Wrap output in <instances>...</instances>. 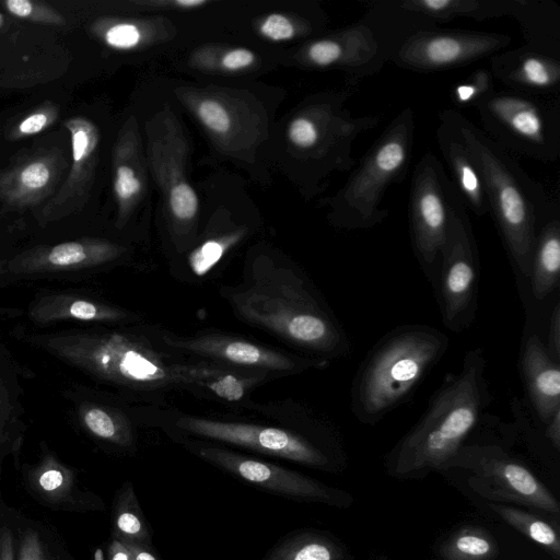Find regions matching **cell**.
I'll return each mask as SVG.
<instances>
[{"label":"cell","mask_w":560,"mask_h":560,"mask_svg":"<svg viewBox=\"0 0 560 560\" xmlns=\"http://www.w3.org/2000/svg\"><path fill=\"white\" fill-rule=\"evenodd\" d=\"M22 478L28 493L49 509L68 512L95 509V499L80 488L77 471L43 442L38 459L22 467Z\"/></svg>","instance_id":"obj_21"},{"label":"cell","mask_w":560,"mask_h":560,"mask_svg":"<svg viewBox=\"0 0 560 560\" xmlns=\"http://www.w3.org/2000/svg\"><path fill=\"white\" fill-rule=\"evenodd\" d=\"M56 116V113L48 109H40L25 117L16 127L15 132L19 136H30L40 132L45 129Z\"/></svg>","instance_id":"obj_43"},{"label":"cell","mask_w":560,"mask_h":560,"mask_svg":"<svg viewBox=\"0 0 560 560\" xmlns=\"http://www.w3.org/2000/svg\"><path fill=\"white\" fill-rule=\"evenodd\" d=\"M15 540V560H74L52 533L38 523L22 525Z\"/></svg>","instance_id":"obj_36"},{"label":"cell","mask_w":560,"mask_h":560,"mask_svg":"<svg viewBox=\"0 0 560 560\" xmlns=\"http://www.w3.org/2000/svg\"><path fill=\"white\" fill-rule=\"evenodd\" d=\"M314 24L306 20H296L282 13H271L259 24V32L272 42H284L299 34L313 32Z\"/></svg>","instance_id":"obj_41"},{"label":"cell","mask_w":560,"mask_h":560,"mask_svg":"<svg viewBox=\"0 0 560 560\" xmlns=\"http://www.w3.org/2000/svg\"><path fill=\"white\" fill-rule=\"evenodd\" d=\"M65 126L71 135V168L59 190L38 212L37 219L42 225L81 210L94 183L100 143L97 127L81 116L66 120Z\"/></svg>","instance_id":"obj_19"},{"label":"cell","mask_w":560,"mask_h":560,"mask_svg":"<svg viewBox=\"0 0 560 560\" xmlns=\"http://www.w3.org/2000/svg\"><path fill=\"white\" fill-rule=\"evenodd\" d=\"M244 231L238 229L223 235L210 236L197 245L188 255V267L197 277L208 275L223 256L242 238Z\"/></svg>","instance_id":"obj_38"},{"label":"cell","mask_w":560,"mask_h":560,"mask_svg":"<svg viewBox=\"0 0 560 560\" xmlns=\"http://www.w3.org/2000/svg\"><path fill=\"white\" fill-rule=\"evenodd\" d=\"M0 341V478L7 458L20 466V454L27 431L22 401L21 377H33Z\"/></svg>","instance_id":"obj_27"},{"label":"cell","mask_w":560,"mask_h":560,"mask_svg":"<svg viewBox=\"0 0 560 560\" xmlns=\"http://www.w3.org/2000/svg\"><path fill=\"white\" fill-rule=\"evenodd\" d=\"M448 348V338L427 325L398 327L384 336L358 371L351 394L355 418L373 425L401 405Z\"/></svg>","instance_id":"obj_5"},{"label":"cell","mask_w":560,"mask_h":560,"mask_svg":"<svg viewBox=\"0 0 560 560\" xmlns=\"http://www.w3.org/2000/svg\"><path fill=\"white\" fill-rule=\"evenodd\" d=\"M170 348L212 359L215 363L259 372H293L310 366H323L324 359L294 360L281 352L242 338L208 334L190 338L163 336Z\"/></svg>","instance_id":"obj_18"},{"label":"cell","mask_w":560,"mask_h":560,"mask_svg":"<svg viewBox=\"0 0 560 560\" xmlns=\"http://www.w3.org/2000/svg\"><path fill=\"white\" fill-rule=\"evenodd\" d=\"M546 435L553 447L560 450V409L546 423Z\"/></svg>","instance_id":"obj_47"},{"label":"cell","mask_w":560,"mask_h":560,"mask_svg":"<svg viewBox=\"0 0 560 560\" xmlns=\"http://www.w3.org/2000/svg\"><path fill=\"white\" fill-rule=\"evenodd\" d=\"M469 471L468 486L480 497L553 514L560 505L551 491L523 463L495 445L464 444L447 469Z\"/></svg>","instance_id":"obj_11"},{"label":"cell","mask_w":560,"mask_h":560,"mask_svg":"<svg viewBox=\"0 0 560 560\" xmlns=\"http://www.w3.org/2000/svg\"><path fill=\"white\" fill-rule=\"evenodd\" d=\"M494 90V79L491 71L481 68L474 71L464 81L453 85L451 100L459 107L475 106Z\"/></svg>","instance_id":"obj_40"},{"label":"cell","mask_w":560,"mask_h":560,"mask_svg":"<svg viewBox=\"0 0 560 560\" xmlns=\"http://www.w3.org/2000/svg\"><path fill=\"white\" fill-rule=\"evenodd\" d=\"M145 129L149 165L163 192L172 224L177 233L189 232L198 215L199 201L187 179L185 133L168 106L149 119Z\"/></svg>","instance_id":"obj_13"},{"label":"cell","mask_w":560,"mask_h":560,"mask_svg":"<svg viewBox=\"0 0 560 560\" xmlns=\"http://www.w3.org/2000/svg\"><path fill=\"white\" fill-rule=\"evenodd\" d=\"M176 427L195 435L231 443L304 465L325 467L329 464L328 457L310 441L294 432L279 428L190 416L180 417L176 421Z\"/></svg>","instance_id":"obj_16"},{"label":"cell","mask_w":560,"mask_h":560,"mask_svg":"<svg viewBox=\"0 0 560 560\" xmlns=\"http://www.w3.org/2000/svg\"><path fill=\"white\" fill-rule=\"evenodd\" d=\"M65 168L60 152H38L0 175V199L13 208L37 205L55 191Z\"/></svg>","instance_id":"obj_26"},{"label":"cell","mask_w":560,"mask_h":560,"mask_svg":"<svg viewBox=\"0 0 560 560\" xmlns=\"http://www.w3.org/2000/svg\"><path fill=\"white\" fill-rule=\"evenodd\" d=\"M198 454L208 462L271 491L339 508L349 506L353 501L345 491L327 487L271 463L256 460L219 447H202L198 450Z\"/></svg>","instance_id":"obj_17"},{"label":"cell","mask_w":560,"mask_h":560,"mask_svg":"<svg viewBox=\"0 0 560 560\" xmlns=\"http://www.w3.org/2000/svg\"><path fill=\"white\" fill-rule=\"evenodd\" d=\"M462 205L442 162L425 152L412 172L408 218L413 253L427 273L440 262L452 215Z\"/></svg>","instance_id":"obj_10"},{"label":"cell","mask_w":560,"mask_h":560,"mask_svg":"<svg viewBox=\"0 0 560 560\" xmlns=\"http://www.w3.org/2000/svg\"><path fill=\"white\" fill-rule=\"evenodd\" d=\"M436 142L447 168L451 180L457 189L466 209L477 217L489 213V205L482 178L460 135L443 114L439 113Z\"/></svg>","instance_id":"obj_28"},{"label":"cell","mask_w":560,"mask_h":560,"mask_svg":"<svg viewBox=\"0 0 560 560\" xmlns=\"http://www.w3.org/2000/svg\"><path fill=\"white\" fill-rule=\"evenodd\" d=\"M25 313L38 328L59 323L114 324L128 318L124 310L74 289H42L28 302Z\"/></svg>","instance_id":"obj_23"},{"label":"cell","mask_w":560,"mask_h":560,"mask_svg":"<svg viewBox=\"0 0 560 560\" xmlns=\"http://www.w3.org/2000/svg\"><path fill=\"white\" fill-rule=\"evenodd\" d=\"M252 272L250 284L230 293L242 318L324 357L349 353L347 336L291 268L275 267L265 260L262 267L255 265Z\"/></svg>","instance_id":"obj_4"},{"label":"cell","mask_w":560,"mask_h":560,"mask_svg":"<svg viewBox=\"0 0 560 560\" xmlns=\"http://www.w3.org/2000/svg\"><path fill=\"white\" fill-rule=\"evenodd\" d=\"M9 12L19 18H28L34 12V3L27 0H7L4 2Z\"/></svg>","instance_id":"obj_48"},{"label":"cell","mask_w":560,"mask_h":560,"mask_svg":"<svg viewBox=\"0 0 560 560\" xmlns=\"http://www.w3.org/2000/svg\"><path fill=\"white\" fill-rule=\"evenodd\" d=\"M443 114L464 140L482 178L486 197L505 249L523 276L529 278L538 233L559 210L544 186L510 154L456 109Z\"/></svg>","instance_id":"obj_3"},{"label":"cell","mask_w":560,"mask_h":560,"mask_svg":"<svg viewBox=\"0 0 560 560\" xmlns=\"http://www.w3.org/2000/svg\"><path fill=\"white\" fill-rule=\"evenodd\" d=\"M3 24V15L0 13V27L2 26Z\"/></svg>","instance_id":"obj_51"},{"label":"cell","mask_w":560,"mask_h":560,"mask_svg":"<svg viewBox=\"0 0 560 560\" xmlns=\"http://www.w3.org/2000/svg\"><path fill=\"white\" fill-rule=\"evenodd\" d=\"M505 523L544 548L555 560H560V538L558 529L541 517L520 508L503 503H489Z\"/></svg>","instance_id":"obj_34"},{"label":"cell","mask_w":560,"mask_h":560,"mask_svg":"<svg viewBox=\"0 0 560 560\" xmlns=\"http://www.w3.org/2000/svg\"><path fill=\"white\" fill-rule=\"evenodd\" d=\"M366 4L365 14L357 22L305 44L298 60L314 69L342 71L347 82L359 84L381 72L410 35L439 26L421 14L399 9L394 0Z\"/></svg>","instance_id":"obj_6"},{"label":"cell","mask_w":560,"mask_h":560,"mask_svg":"<svg viewBox=\"0 0 560 560\" xmlns=\"http://www.w3.org/2000/svg\"><path fill=\"white\" fill-rule=\"evenodd\" d=\"M490 71L506 89L545 97L560 93L559 55L527 44L490 58Z\"/></svg>","instance_id":"obj_22"},{"label":"cell","mask_w":560,"mask_h":560,"mask_svg":"<svg viewBox=\"0 0 560 560\" xmlns=\"http://www.w3.org/2000/svg\"><path fill=\"white\" fill-rule=\"evenodd\" d=\"M415 113L406 107L386 126L360 159L345 185L325 205L337 228L366 230L388 215L381 202L387 189L408 173L415 142Z\"/></svg>","instance_id":"obj_7"},{"label":"cell","mask_w":560,"mask_h":560,"mask_svg":"<svg viewBox=\"0 0 560 560\" xmlns=\"http://www.w3.org/2000/svg\"><path fill=\"white\" fill-rule=\"evenodd\" d=\"M192 60L197 67L225 72H238L252 68L257 57L253 50L244 47L203 48L198 50Z\"/></svg>","instance_id":"obj_39"},{"label":"cell","mask_w":560,"mask_h":560,"mask_svg":"<svg viewBox=\"0 0 560 560\" xmlns=\"http://www.w3.org/2000/svg\"><path fill=\"white\" fill-rule=\"evenodd\" d=\"M560 277V217L552 213L541 226L534 250L530 283L536 300H545L559 283Z\"/></svg>","instance_id":"obj_32"},{"label":"cell","mask_w":560,"mask_h":560,"mask_svg":"<svg viewBox=\"0 0 560 560\" xmlns=\"http://www.w3.org/2000/svg\"><path fill=\"white\" fill-rule=\"evenodd\" d=\"M126 247L94 236H81L22 249L0 259V282L77 281L120 259Z\"/></svg>","instance_id":"obj_12"},{"label":"cell","mask_w":560,"mask_h":560,"mask_svg":"<svg viewBox=\"0 0 560 560\" xmlns=\"http://www.w3.org/2000/svg\"><path fill=\"white\" fill-rule=\"evenodd\" d=\"M15 534L9 525L0 526V560H15Z\"/></svg>","instance_id":"obj_45"},{"label":"cell","mask_w":560,"mask_h":560,"mask_svg":"<svg viewBox=\"0 0 560 560\" xmlns=\"http://www.w3.org/2000/svg\"><path fill=\"white\" fill-rule=\"evenodd\" d=\"M511 42L512 37L503 33L445 30L438 26L410 35L390 62L409 71H443L491 58L504 50Z\"/></svg>","instance_id":"obj_15"},{"label":"cell","mask_w":560,"mask_h":560,"mask_svg":"<svg viewBox=\"0 0 560 560\" xmlns=\"http://www.w3.org/2000/svg\"><path fill=\"white\" fill-rule=\"evenodd\" d=\"M122 541V540H121ZM129 550L131 560H158L151 550L143 544L122 541Z\"/></svg>","instance_id":"obj_49"},{"label":"cell","mask_w":560,"mask_h":560,"mask_svg":"<svg viewBox=\"0 0 560 560\" xmlns=\"http://www.w3.org/2000/svg\"><path fill=\"white\" fill-rule=\"evenodd\" d=\"M11 335L95 382L119 388L152 390L191 387L210 393L234 366L173 361L137 336L92 327L34 330L16 326Z\"/></svg>","instance_id":"obj_1"},{"label":"cell","mask_w":560,"mask_h":560,"mask_svg":"<svg viewBox=\"0 0 560 560\" xmlns=\"http://www.w3.org/2000/svg\"><path fill=\"white\" fill-rule=\"evenodd\" d=\"M514 18L526 44L560 54V8L550 0H514Z\"/></svg>","instance_id":"obj_31"},{"label":"cell","mask_w":560,"mask_h":560,"mask_svg":"<svg viewBox=\"0 0 560 560\" xmlns=\"http://www.w3.org/2000/svg\"><path fill=\"white\" fill-rule=\"evenodd\" d=\"M357 84L320 94L295 115L287 136L290 144L311 164L315 183L357 165L352 147L357 138L381 124V115H353L346 106Z\"/></svg>","instance_id":"obj_8"},{"label":"cell","mask_w":560,"mask_h":560,"mask_svg":"<svg viewBox=\"0 0 560 560\" xmlns=\"http://www.w3.org/2000/svg\"><path fill=\"white\" fill-rule=\"evenodd\" d=\"M551 357L560 360V304L555 305L549 326L548 342L546 345Z\"/></svg>","instance_id":"obj_44"},{"label":"cell","mask_w":560,"mask_h":560,"mask_svg":"<svg viewBox=\"0 0 560 560\" xmlns=\"http://www.w3.org/2000/svg\"><path fill=\"white\" fill-rule=\"evenodd\" d=\"M209 3L208 0H163V1H147L139 2L141 5H149L162 9H195L199 7L207 5Z\"/></svg>","instance_id":"obj_46"},{"label":"cell","mask_w":560,"mask_h":560,"mask_svg":"<svg viewBox=\"0 0 560 560\" xmlns=\"http://www.w3.org/2000/svg\"><path fill=\"white\" fill-rule=\"evenodd\" d=\"M180 97L223 149L240 151L257 142L260 118L242 100L205 90L185 91Z\"/></svg>","instance_id":"obj_20"},{"label":"cell","mask_w":560,"mask_h":560,"mask_svg":"<svg viewBox=\"0 0 560 560\" xmlns=\"http://www.w3.org/2000/svg\"><path fill=\"white\" fill-rule=\"evenodd\" d=\"M348 552L332 538L304 533L280 545L269 560H345Z\"/></svg>","instance_id":"obj_35"},{"label":"cell","mask_w":560,"mask_h":560,"mask_svg":"<svg viewBox=\"0 0 560 560\" xmlns=\"http://www.w3.org/2000/svg\"><path fill=\"white\" fill-rule=\"evenodd\" d=\"M439 303L443 323L452 330L466 327L475 311L479 255L465 205L452 215L440 257Z\"/></svg>","instance_id":"obj_14"},{"label":"cell","mask_w":560,"mask_h":560,"mask_svg":"<svg viewBox=\"0 0 560 560\" xmlns=\"http://www.w3.org/2000/svg\"><path fill=\"white\" fill-rule=\"evenodd\" d=\"M62 396L69 405L73 424L90 438L121 447L131 444L132 431L127 417L103 394L72 384L65 388Z\"/></svg>","instance_id":"obj_25"},{"label":"cell","mask_w":560,"mask_h":560,"mask_svg":"<svg viewBox=\"0 0 560 560\" xmlns=\"http://www.w3.org/2000/svg\"><path fill=\"white\" fill-rule=\"evenodd\" d=\"M114 538L143 545L150 542V533L130 483L124 486L115 506Z\"/></svg>","instance_id":"obj_37"},{"label":"cell","mask_w":560,"mask_h":560,"mask_svg":"<svg viewBox=\"0 0 560 560\" xmlns=\"http://www.w3.org/2000/svg\"><path fill=\"white\" fill-rule=\"evenodd\" d=\"M476 107L482 128L510 154L545 163L560 156V102L510 89L494 90Z\"/></svg>","instance_id":"obj_9"},{"label":"cell","mask_w":560,"mask_h":560,"mask_svg":"<svg viewBox=\"0 0 560 560\" xmlns=\"http://www.w3.org/2000/svg\"><path fill=\"white\" fill-rule=\"evenodd\" d=\"M108 560H131L129 550L126 545L114 538L108 547Z\"/></svg>","instance_id":"obj_50"},{"label":"cell","mask_w":560,"mask_h":560,"mask_svg":"<svg viewBox=\"0 0 560 560\" xmlns=\"http://www.w3.org/2000/svg\"><path fill=\"white\" fill-rule=\"evenodd\" d=\"M439 552L443 560H494L499 545L485 527L467 525L443 540Z\"/></svg>","instance_id":"obj_33"},{"label":"cell","mask_w":560,"mask_h":560,"mask_svg":"<svg viewBox=\"0 0 560 560\" xmlns=\"http://www.w3.org/2000/svg\"><path fill=\"white\" fill-rule=\"evenodd\" d=\"M140 140L137 120L131 116L120 129L113 153L118 228L125 225L145 194L147 171Z\"/></svg>","instance_id":"obj_24"},{"label":"cell","mask_w":560,"mask_h":560,"mask_svg":"<svg viewBox=\"0 0 560 560\" xmlns=\"http://www.w3.org/2000/svg\"><path fill=\"white\" fill-rule=\"evenodd\" d=\"M521 369L532 405L546 424L560 409V368L536 334L526 340Z\"/></svg>","instance_id":"obj_29"},{"label":"cell","mask_w":560,"mask_h":560,"mask_svg":"<svg viewBox=\"0 0 560 560\" xmlns=\"http://www.w3.org/2000/svg\"><path fill=\"white\" fill-rule=\"evenodd\" d=\"M405 11L421 14L438 25L457 18L481 22L511 16L514 0H394Z\"/></svg>","instance_id":"obj_30"},{"label":"cell","mask_w":560,"mask_h":560,"mask_svg":"<svg viewBox=\"0 0 560 560\" xmlns=\"http://www.w3.org/2000/svg\"><path fill=\"white\" fill-rule=\"evenodd\" d=\"M384 560H387V559H384Z\"/></svg>","instance_id":"obj_52"},{"label":"cell","mask_w":560,"mask_h":560,"mask_svg":"<svg viewBox=\"0 0 560 560\" xmlns=\"http://www.w3.org/2000/svg\"><path fill=\"white\" fill-rule=\"evenodd\" d=\"M486 368L481 347L466 353L460 370L445 377L419 421L386 455L387 474L415 479L447 469L488 405Z\"/></svg>","instance_id":"obj_2"},{"label":"cell","mask_w":560,"mask_h":560,"mask_svg":"<svg viewBox=\"0 0 560 560\" xmlns=\"http://www.w3.org/2000/svg\"><path fill=\"white\" fill-rule=\"evenodd\" d=\"M149 30L142 22L120 21L109 25L104 32V40L116 49H133L149 40Z\"/></svg>","instance_id":"obj_42"}]
</instances>
